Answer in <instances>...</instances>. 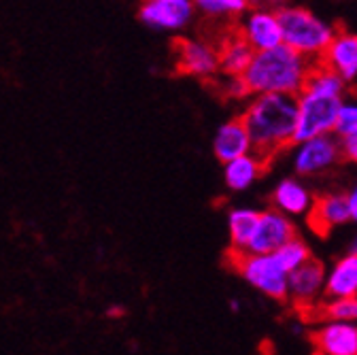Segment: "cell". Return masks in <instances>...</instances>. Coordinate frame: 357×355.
I'll list each match as a JSON object with an SVG mask.
<instances>
[{
	"mask_svg": "<svg viewBox=\"0 0 357 355\" xmlns=\"http://www.w3.org/2000/svg\"><path fill=\"white\" fill-rule=\"evenodd\" d=\"M196 13V3L192 0H147L139 7L141 24L155 32L185 30Z\"/></svg>",
	"mask_w": 357,
	"mask_h": 355,
	"instance_id": "cell-8",
	"label": "cell"
},
{
	"mask_svg": "<svg viewBox=\"0 0 357 355\" xmlns=\"http://www.w3.org/2000/svg\"><path fill=\"white\" fill-rule=\"evenodd\" d=\"M268 162H264L259 156L249 153L238 160H232L223 164V183L230 192H245L255 186V181L261 176Z\"/></svg>",
	"mask_w": 357,
	"mask_h": 355,
	"instance_id": "cell-19",
	"label": "cell"
},
{
	"mask_svg": "<svg viewBox=\"0 0 357 355\" xmlns=\"http://www.w3.org/2000/svg\"><path fill=\"white\" fill-rule=\"evenodd\" d=\"M347 253H351V255H357V234L349 241V245H347Z\"/></svg>",
	"mask_w": 357,
	"mask_h": 355,
	"instance_id": "cell-29",
	"label": "cell"
},
{
	"mask_svg": "<svg viewBox=\"0 0 357 355\" xmlns=\"http://www.w3.org/2000/svg\"><path fill=\"white\" fill-rule=\"evenodd\" d=\"M236 273L259 294L273 300L287 298V281L289 275L277 264L273 255H251V253H234Z\"/></svg>",
	"mask_w": 357,
	"mask_h": 355,
	"instance_id": "cell-5",
	"label": "cell"
},
{
	"mask_svg": "<svg viewBox=\"0 0 357 355\" xmlns=\"http://www.w3.org/2000/svg\"><path fill=\"white\" fill-rule=\"evenodd\" d=\"M213 153L221 164H228L253 153V143L241 117L223 121L213 137Z\"/></svg>",
	"mask_w": 357,
	"mask_h": 355,
	"instance_id": "cell-12",
	"label": "cell"
},
{
	"mask_svg": "<svg viewBox=\"0 0 357 355\" xmlns=\"http://www.w3.org/2000/svg\"><path fill=\"white\" fill-rule=\"evenodd\" d=\"M277 13L281 22L283 45L308 58L310 62H319L332 45L336 28L306 7L287 5L279 7Z\"/></svg>",
	"mask_w": 357,
	"mask_h": 355,
	"instance_id": "cell-3",
	"label": "cell"
},
{
	"mask_svg": "<svg viewBox=\"0 0 357 355\" xmlns=\"http://www.w3.org/2000/svg\"><path fill=\"white\" fill-rule=\"evenodd\" d=\"M317 62L296 54L287 45L271 52L255 54L247 73L243 75L251 96L285 94L298 96L304 90L308 73Z\"/></svg>",
	"mask_w": 357,
	"mask_h": 355,
	"instance_id": "cell-2",
	"label": "cell"
},
{
	"mask_svg": "<svg viewBox=\"0 0 357 355\" xmlns=\"http://www.w3.org/2000/svg\"><path fill=\"white\" fill-rule=\"evenodd\" d=\"M321 315L326 322H342V324H357V298H340L328 300L321 304Z\"/></svg>",
	"mask_w": 357,
	"mask_h": 355,
	"instance_id": "cell-24",
	"label": "cell"
},
{
	"mask_svg": "<svg viewBox=\"0 0 357 355\" xmlns=\"http://www.w3.org/2000/svg\"><path fill=\"white\" fill-rule=\"evenodd\" d=\"M326 68L336 73L344 83L357 79V34L353 32H336L332 45L319 60Z\"/></svg>",
	"mask_w": 357,
	"mask_h": 355,
	"instance_id": "cell-14",
	"label": "cell"
},
{
	"mask_svg": "<svg viewBox=\"0 0 357 355\" xmlns=\"http://www.w3.org/2000/svg\"><path fill=\"white\" fill-rule=\"evenodd\" d=\"M176 68L183 75L208 79L219 73V50L200 38H181L176 43Z\"/></svg>",
	"mask_w": 357,
	"mask_h": 355,
	"instance_id": "cell-11",
	"label": "cell"
},
{
	"mask_svg": "<svg viewBox=\"0 0 357 355\" xmlns=\"http://www.w3.org/2000/svg\"><path fill=\"white\" fill-rule=\"evenodd\" d=\"M226 92H228L230 98H247V96H251V92H249V87H247V83H245L243 77L228 79V83H226Z\"/></svg>",
	"mask_w": 357,
	"mask_h": 355,
	"instance_id": "cell-26",
	"label": "cell"
},
{
	"mask_svg": "<svg viewBox=\"0 0 357 355\" xmlns=\"http://www.w3.org/2000/svg\"><path fill=\"white\" fill-rule=\"evenodd\" d=\"M238 36L255 52H271L283 45L281 34V22L277 9H264V7H251L238 24Z\"/></svg>",
	"mask_w": 357,
	"mask_h": 355,
	"instance_id": "cell-7",
	"label": "cell"
},
{
	"mask_svg": "<svg viewBox=\"0 0 357 355\" xmlns=\"http://www.w3.org/2000/svg\"><path fill=\"white\" fill-rule=\"evenodd\" d=\"M312 345L319 355H357V324L324 322L312 334Z\"/></svg>",
	"mask_w": 357,
	"mask_h": 355,
	"instance_id": "cell-13",
	"label": "cell"
},
{
	"mask_svg": "<svg viewBox=\"0 0 357 355\" xmlns=\"http://www.w3.org/2000/svg\"><path fill=\"white\" fill-rule=\"evenodd\" d=\"M230 302H232V304H230V308L234 310V313H236V310H241V302H238V300H230Z\"/></svg>",
	"mask_w": 357,
	"mask_h": 355,
	"instance_id": "cell-30",
	"label": "cell"
},
{
	"mask_svg": "<svg viewBox=\"0 0 357 355\" xmlns=\"http://www.w3.org/2000/svg\"><path fill=\"white\" fill-rule=\"evenodd\" d=\"M357 135V100H344L336 119V130L334 137L338 141L355 137Z\"/></svg>",
	"mask_w": 357,
	"mask_h": 355,
	"instance_id": "cell-25",
	"label": "cell"
},
{
	"mask_svg": "<svg viewBox=\"0 0 357 355\" xmlns=\"http://www.w3.org/2000/svg\"><path fill=\"white\" fill-rule=\"evenodd\" d=\"M271 255L277 259V264L281 266V269H283L287 275H291L294 271L300 269V266H304L308 259H312L308 245H306L302 239H298V236H296L294 241H289L287 245H283L279 251L271 253Z\"/></svg>",
	"mask_w": 357,
	"mask_h": 355,
	"instance_id": "cell-23",
	"label": "cell"
},
{
	"mask_svg": "<svg viewBox=\"0 0 357 355\" xmlns=\"http://www.w3.org/2000/svg\"><path fill=\"white\" fill-rule=\"evenodd\" d=\"M326 275L328 271L319 259H308L304 266H300L298 271L289 275L287 298L300 308L317 304L319 298L326 296Z\"/></svg>",
	"mask_w": 357,
	"mask_h": 355,
	"instance_id": "cell-10",
	"label": "cell"
},
{
	"mask_svg": "<svg viewBox=\"0 0 357 355\" xmlns=\"http://www.w3.org/2000/svg\"><path fill=\"white\" fill-rule=\"evenodd\" d=\"M347 200H349V211H351V221L357 224V183L351 188V192L347 194Z\"/></svg>",
	"mask_w": 357,
	"mask_h": 355,
	"instance_id": "cell-28",
	"label": "cell"
},
{
	"mask_svg": "<svg viewBox=\"0 0 357 355\" xmlns=\"http://www.w3.org/2000/svg\"><path fill=\"white\" fill-rule=\"evenodd\" d=\"M351 221V211H349V200L344 194H324L315 198L312 209L308 213V224L310 228L326 234L338 226H344Z\"/></svg>",
	"mask_w": 357,
	"mask_h": 355,
	"instance_id": "cell-15",
	"label": "cell"
},
{
	"mask_svg": "<svg viewBox=\"0 0 357 355\" xmlns=\"http://www.w3.org/2000/svg\"><path fill=\"white\" fill-rule=\"evenodd\" d=\"M251 7L253 3H247V0H198L196 3V11L213 20L243 17Z\"/></svg>",
	"mask_w": 357,
	"mask_h": 355,
	"instance_id": "cell-22",
	"label": "cell"
},
{
	"mask_svg": "<svg viewBox=\"0 0 357 355\" xmlns=\"http://www.w3.org/2000/svg\"><path fill=\"white\" fill-rule=\"evenodd\" d=\"M326 298H357V255L344 253L338 257L326 275Z\"/></svg>",
	"mask_w": 357,
	"mask_h": 355,
	"instance_id": "cell-17",
	"label": "cell"
},
{
	"mask_svg": "<svg viewBox=\"0 0 357 355\" xmlns=\"http://www.w3.org/2000/svg\"><path fill=\"white\" fill-rule=\"evenodd\" d=\"M255 52L247 45V43L238 36V32L228 34L221 40L219 47V70L228 79L243 77L253 60Z\"/></svg>",
	"mask_w": 357,
	"mask_h": 355,
	"instance_id": "cell-18",
	"label": "cell"
},
{
	"mask_svg": "<svg viewBox=\"0 0 357 355\" xmlns=\"http://www.w3.org/2000/svg\"><path fill=\"white\" fill-rule=\"evenodd\" d=\"M271 200H273V209L287 215L289 219L291 217H302V215L308 217V213L312 209V202H315L310 190L302 181L294 179V176H287V179H281L277 183V188L273 190Z\"/></svg>",
	"mask_w": 357,
	"mask_h": 355,
	"instance_id": "cell-16",
	"label": "cell"
},
{
	"mask_svg": "<svg viewBox=\"0 0 357 355\" xmlns=\"http://www.w3.org/2000/svg\"><path fill=\"white\" fill-rule=\"evenodd\" d=\"M255 156L271 162L275 153L296 143L298 123V96L266 94L253 96L241 115Z\"/></svg>",
	"mask_w": 357,
	"mask_h": 355,
	"instance_id": "cell-1",
	"label": "cell"
},
{
	"mask_svg": "<svg viewBox=\"0 0 357 355\" xmlns=\"http://www.w3.org/2000/svg\"><path fill=\"white\" fill-rule=\"evenodd\" d=\"M296 239V224L287 215L277 209H266L259 213V224L245 253L251 255H271L283 245Z\"/></svg>",
	"mask_w": 357,
	"mask_h": 355,
	"instance_id": "cell-9",
	"label": "cell"
},
{
	"mask_svg": "<svg viewBox=\"0 0 357 355\" xmlns=\"http://www.w3.org/2000/svg\"><path fill=\"white\" fill-rule=\"evenodd\" d=\"M304 90H306V92H312V94H324V96L344 98L347 83H344L336 73H332L330 68H326L324 64L317 62L315 66H312V70L308 73V77H306Z\"/></svg>",
	"mask_w": 357,
	"mask_h": 355,
	"instance_id": "cell-21",
	"label": "cell"
},
{
	"mask_svg": "<svg viewBox=\"0 0 357 355\" xmlns=\"http://www.w3.org/2000/svg\"><path fill=\"white\" fill-rule=\"evenodd\" d=\"M344 98L324 96L302 90L298 94V123H296V143L308 139L334 135L336 119ZM294 143V145H296Z\"/></svg>",
	"mask_w": 357,
	"mask_h": 355,
	"instance_id": "cell-4",
	"label": "cell"
},
{
	"mask_svg": "<svg viewBox=\"0 0 357 355\" xmlns=\"http://www.w3.org/2000/svg\"><path fill=\"white\" fill-rule=\"evenodd\" d=\"M340 149H342V156L347 160H351L353 164H357V135L355 137H349V139H342L340 141Z\"/></svg>",
	"mask_w": 357,
	"mask_h": 355,
	"instance_id": "cell-27",
	"label": "cell"
},
{
	"mask_svg": "<svg viewBox=\"0 0 357 355\" xmlns=\"http://www.w3.org/2000/svg\"><path fill=\"white\" fill-rule=\"evenodd\" d=\"M340 156H342L340 141L334 135L308 139L304 143L294 145L291 168L300 176H317L334 168Z\"/></svg>",
	"mask_w": 357,
	"mask_h": 355,
	"instance_id": "cell-6",
	"label": "cell"
},
{
	"mask_svg": "<svg viewBox=\"0 0 357 355\" xmlns=\"http://www.w3.org/2000/svg\"><path fill=\"white\" fill-rule=\"evenodd\" d=\"M259 213L257 209L251 206H234L228 213V234H230V245H232V253H245L255 228L259 224Z\"/></svg>",
	"mask_w": 357,
	"mask_h": 355,
	"instance_id": "cell-20",
	"label": "cell"
}]
</instances>
